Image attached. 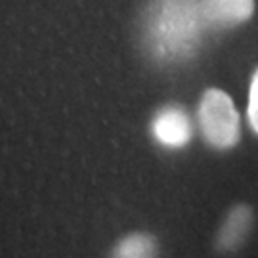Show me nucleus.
I'll return each mask as SVG.
<instances>
[{
	"mask_svg": "<svg viewBox=\"0 0 258 258\" xmlns=\"http://www.w3.org/2000/svg\"><path fill=\"white\" fill-rule=\"evenodd\" d=\"M201 16L218 27H235L250 19L254 0H201Z\"/></svg>",
	"mask_w": 258,
	"mask_h": 258,
	"instance_id": "obj_5",
	"label": "nucleus"
},
{
	"mask_svg": "<svg viewBox=\"0 0 258 258\" xmlns=\"http://www.w3.org/2000/svg\"><path fill=\"white\" fill-rule=\"evenodd\" d=\"M197 124L203 140L216 151L233 149L241 140V119L228 94L207 88L197 105Z\"/></svg>",
	"mask_w": 258,
	"mask_h": 258,
	"instance_id": "obj_1",
	"label": "nucleus"
},
{
	"mask_svg": "<svg viewBox=\"0 0 258 258\" xmlns=\"http://www.w3.org/2000/svg\"><path fill=\"white\" fill-rule=\"evenodd\" d=\"M254 226V211L247 203L233 205L230 211L226 212L220 228L214 237V249L218 252H235L239 250L247 239Z\"/></svg>",
	"mask_w": 258,
	"mask_h": 258,
	"instance_id": "obj_3",
	"label": "nucleus"
},
{
	"mask_svg": "<svg viewBox=\"0 0 258 258\" xmlns=\"http://www.w3.org/2000/svg\"><path fill=\"white\" fill-rule=\"evenodd\" d=\"M247 119L252 132L258 136V67L252 73L249 86V107H247Z\"/></svg>",
	"mask_w": 258,
	"mask_h": 258,
	"instance_id": "obj_7",
	"label": "nucleus"
},
{
	"mask_svg": "<svg viewBox=\"0 0 258 258\" xmlns=\"http://www.w3.org/2000/svg\"><path fill=\"white\" fill-rule=\"evenodd\" d=\"M157 249L159 245L155 235L136 231L117 241L111 250V258H157Z\"/></svg>",
	"mask_w": 258,
	"mask_h": 258,
	"instance_id": "obj_6",
	"label": "nucleus"
},
{
	"mask_svg": "<svg viewBox=\"0 0 258 258\" xmlns=\"http://www.w3.org/2000/svg\"><path fill=\"white\" fill-rule=\"evenodd\" d=\"M157 29L161 35V46H174L180 48V42L184 46V42H191L195 37V16L191 10L182 6H174L172 2H165V10L161 12Z\"/></svg>",
	"mask_w": 258,
	"mask_h": 258,
	"instance_id": "obj_4",
	"label": "nucleus"
},
{
	"mask_svg": "<svg viewBox=\"0 0 258 258\" xmlns=\"http://www.w3.org/2000/svg\"><path fill=\"white\" fill-rule=\"evenodd\" d=\"M149 128L155 142L170 149L184 148L194 134L187 113L178 105H165L163 109L157 111Z\"/></svg>",
	"mask_w": 258,
	"mask_h": 258,
	"instance_id": "obj_2",
	"label": "nucleus"
}]
</instances>
